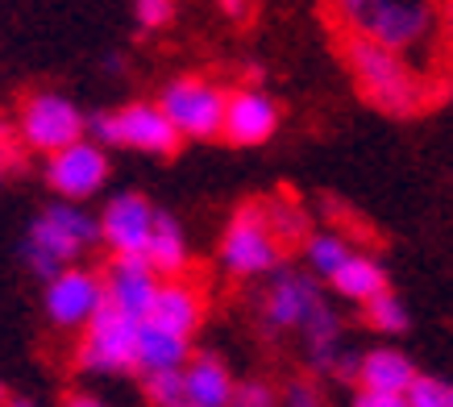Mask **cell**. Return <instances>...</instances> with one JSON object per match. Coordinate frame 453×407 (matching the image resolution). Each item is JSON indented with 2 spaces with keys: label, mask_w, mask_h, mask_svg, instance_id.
<instances>
[{
  "label": "cell",
  "mask_w": 453,
  "mask_h": 407,
  "mask_svg": "<svg viewBox=\"0 0 453 407\" xmlns=\"http://www.w3.org/2000/svg\"><path fill=\"white\" fill-rule=\"evenodd\" d=\"M333 291L342 299H354V303H366L371 296H379V291H387V271H383V262L371 258V254H354L349 250V258L333 271Z\"/></svg>",
  "instance_id": "20"
},
{
  "label": "cell",
  "mask_w": 453,
  "mask_h": 407,
  "mask_svg": "<svg viewBox=\"0 0 453 407\" xmlns=\"http://www.w3.org/2000/svg\"><path fill=\"white\" fill-rule=\"evenodd\" d=\"M349 407H408V399H403V391H371V387H357Z\"/></svg>",
  "instance_id": "29"
},
{
  "label": "cell",
  "mask_w": 453,
  "mask_h": 407,
  "mask_svg": "<svg viewBox=\"0 0 453 407\" xmlns=\"http://www.w3.org/2000/svg\"><path fill=\"white\" fill-rule=\"evenodd\" d=\"M100 242V225L92 212H83L80 200H63V204H50L42 208L38 220L29 225V237H26V266L38 279H50L58 274L63 266L80 262L92 245Z\"/></svg>",
  "instance_id": "2"
},
{
  "label": "cell",
  "mask_w": 453,
  "mask_h": 407,
  "mask_svg": "<svg viewBox=\"0 0 453 407\" xmlns=\"http://www.w3.org/2000/svg\"><path fill=\"white\" fill-rule=\"evenodd\" d=\"M279 399H275V391L266 387V382H258V379H250V382H237L234 387V403L229 407H275Z\"/></svg>",
  "instance_id": "28"
},
{
  "label": "cell",
  "mask_w": 453,
  "mask_h": 407,
  "mask_svg": "<svg viewBox=\"0 0 453 407\" xmlns=\"http://www.w3.org/2000/svg\"><path fill=\"white\" fill-rule=\"evenodd\" d=\"M142 258L150 262V271L158 279H171V274H183L188 271V237H183V225H179L171 212H154V225H150V237L142 245Z\"/></svg>",
  "instance_id": "17"
},
{
  "label": "cell",
  "mask_w": 453,
  "mask_h": 407,
  "mask_svg": "<svg viewBox=\"0 0 453 407\" xmlns=\"http://www.w3.org/2000/svg\"><path fill=\"white\" fill-rule=\"evenodd\" d=\"M158 109L166 112V121L179 129V137L192 142H208L220 137V117H225V92L204 75H179L163 88Z\"/></svg>",
  "instance_id": "6"
},
{
  "label": "cell",
  "mask_w": 453,
  "mask_h": 407,
  "mask_svg": "<svg viewBox=\"0 0 453 407\" xmlns=\"http://www.w3.org/2000/svg\"><path fill=\"white\" fill-rule=\"evenodd\" d=\"M204 291L196 283H188L183 274H171V279H158V291H154V303L150 312L142 316V320H154V325L171 328V333H179V337H192L196 328H200V320H204Z\"/></svg>",
  "instance_id": "15"
},
{
  "label": "cell",
  "mask_w": 453,
  "mask_h": 407,
  "mask_svg": "<svg viewBox=\"0 0 453 407\" xmlns=\"http://www.w3.org/2000/svg\"><path fill=\"white\" fill-rule=\"evenodd\" d=\"M134 21L142 29H166L175 21V0H134Z\"/></svg>",
  "instance_id": "27"
},
{
  "label": "cell",
  "mask_w": 453,
  "mask_h": 407,
  "mask_svg": "<svg viewBox=\"0 0 453 407\" xmlns=\"http://www.w3.org/2000/svg\"><path fill=\"white\" fill-rule=\"evenodd\" d=\"M234 374L212 353H196L183 362V399L196 407H229L234 403Z\"/></svg>",
  "instance_id": "16"
},
{
  "label": "cell",
  "mask_w": 453,
  "mask_h": 407,
  "mask_svg": "<svg viewBox=\"0 0 453 407\" xmlns=\"http://www.w3.org/2000/svg\"><path fill=\"white\" fill-rule=\"evenodd\" d=\"M63 407H109L104 399H96V395H71Z\"/></svg>",
  "instance_id": "33"
},
{
  "label": "cell",
  "mask_w": 453,
  "mask_h": 407,
  "mask_svg": "<svg viewBox=\"0 0 453 407\" xmlns=\"http://www.w3.org/2000/svg\"><path fill=\"white\" fill-rule=\"evenodd\" d=\"M17 134L29 150L38 154H55V150L71 146L75 137L88 134V117L83 109L63 92H34L26 96L21 104V117H17Z\"/></svg>",
  "instance_id": "7"
},
{
  "label": "cell",
  "mask_w": 453,
  "mask_h": 407,
  "mask_svg": "<svg viewBox=\"0 0 453 407\" xmlns=\"http://www.w3.org/2000/svg\"><path fill=\"white\" fill-rule=\"evenodd\" d=\"M13 163V150H9V129L0 125V175H4V166Z\"/></svg>",
  "instance_id": "32"
},
{
  "label": "cell",
  "mask_w": 453,
  "mask_h": 407,
  "mask_svg": "<svg viewBox=\"0 0 453 407\" xmlns=\"http://www.w3.org/2000/svg\"><path fill=\"white\" fill-rule=\"evenodd\" d=\"M88 134L96 137L100 146H121V150H138V154H175L179 150V129L166 121V112L158 109V100H138V104H125V109L100 112L88 117Z\"/></svg>",
  "instance_id": "4"
},
{
  "label": "cell",
  "mask_w": 453,
  "mask_h": 407,
  "mask_svg": "<svg viewBox=\"0 0 453 407\" xmlns=\"http://www.w3.org/2000/svg\"><path fill=\"white\" fill-rule=\"evenodd\" d=\"M192 357V337H179L171 328L138 320V370H179Z\"/></svg>",
  "instance_id": "18"
},
{
  "label": "cell",
  "mask_w": 453,
  "mask_h": 407,
  "mask_svg": "<svg viewBox=\"0 0 453 407\" xmlns=\"http://www.w3.org/2000/svg\"><path fill=\"white\" fill-rule=\"evenodd\" d=\"M283 407H325V399H320V391L308 387V382H291L288 395H283Z\"/></svg>",
  "instance_id": "30"
},
{
  "label": "cell",
  "mask_w": 453,
  "mask_h": 407,
  "mask_svg": "<svg viewBox=\"0 0 453 407\" xmlns=\"http://www.w3.org/2000/svg\"><path fill=\"white\" fill-rule=\"evenodd\" d=\"M142 391L154 407H175L183 399V366L179 370H146V382Z\"/></svg>",
  "instance_id": "24"
},
{
  "label": "cell",
  "mask_w": 453,
  "mask_h": 407,
  "mask_svg": "<svg viewBox=\"0 0 453 407\" xmlns=\"http://www.w3.org/2000/svg\"><path fill=\"white\" fill-rule=\"evenodd\" d=\"M303 258H308V266H312L316 279H325V283H329L333 271L349 258V245H345L342 233H329V229L312 233V237L303 242Z\"/></svg>",
  "instance_id": "21"
},
{
  "label": "cell",
  "mask_w": 453,
  "mask_h": 407,
  "mask_svg": "<svg viewBox=\"0 0 453 407\" xmlns=\"http://www.w3.org/2000/svg\"><path fill=\"white\" fill-rule=\"evenodd\" d=\"M75 366L83 374H129L138 370V316L121 312L117 303H100V312L83 325L75 345Z\"/></svg>",
  "instance_id": "3"
},
{
  "label": "cell",
  "mask_w": 453,
  "mask_h": 407,
  "mask_svg": "<svg viewBox=\"0 0 453 407\" xmlns=\"http://www.w3.org/2000/svg\"><path fill=\"white\" fill-rule=\"evenodd\" d=\"M96 225H100V242L109 245L112 254H142V245H146L154 225V208L138 191H121V196H112L104 204Z\"/></svg>",
  "instance_id": "12"
},
{
  "label": "cell",
  "mask_w": 453,
  "mask_h": 407,
  "mask_svg": "<svg viewBox=\"0 0 453 407\" xmlns=\"http://www.w3.org/2000/svg\"><path fill=\"white\" fill-rule=\"evenodd\" d=\"M449 407H453V387H449Z\"/></svg>",
  "instance_id": "36"
},
{
  "label": "cell",
  "mask_w": 453,
  "mask_h": 407,
  "mask_svg": "<svg viewBox=\"0 0 453 407\" xmlns=\"http://www.w3.org/2000/svg\"><path fill=\"white\" fill-rule=\"evenodd\" d=\"M408 407H449V387L433 374H420L416 370V379L408 382V391H403Z\"/></svg>",
  "instance_id": "25"
},
{
  "label": "cell",
  "mask_w": 453,
  "mask_h": 407,
  "mask_svg": "<svg viewBox=\"0 0 453 407\" xmlns=\"http://www.w3.org/2000/svg\"><path fill=\"white\" fill-rule=\"evenodd\" d=\"M158 291V274L150 271V262L142 254H112L109 271H104V296L129 316H146Z\"/></svg>",
  "instance_id": "13"
},
{
  "label": "cell",
  "mask_w": 453,
  "mask_h": 407,
  "mask_svg": "<svg viewBox=\"0 0 453 407\" xmlns=\"http://www.w3.org/2000/svg\"><path fill=\"white\" fill-rule=\"evenodd\" d=\"M362 312H366V325H371L374 333H387V337H395V333H403V328L412 325L408 303H403V299H399L391 287L366 299V303H362Z\"/></svg>",
  "instance_id": "22"
},
{
  "label": "cell",
  "mask_w": 453,
  "mask_h": 407,
  "mask_svg": "<svg viewBox=\"0 0 453 407\" xmlns=\"http://www.w3.org/2000/svg\"><path fill=\"white\" fill-rule=\"evenodd\" d=\"M217 9L225 17H234V21H242V17H246V9H250V0H217Z\"/></svg>",
  "instance_id": "31"
},
{
  "label": "cell",
  "mask_w": 453,
  "mask_h": 407,
  "mask_svg": "<svg viewBox=\"0 0 453 407\" xmlns=\"http://www.w3.org/2000/svg\"><path fill=\"white\" fill-rule=\"evenodd\" d=\"M428 29H433V13H428V4L420 0H383L371 17V29H366V38L383 42L399 55H408L412 46L428 38Z\"/></svg>",
  "instance_id": "14"
},
{
  "label": "cell",
  "mask_w": 453,
  "mask_h": 407,
  "mask_svg": "<svg viewBox=\"0 0 453 407\" xmlns=\"http://www.w3.org/2000/svg\"><path fill=\"white\" fill-rule=\"evenodd\" d=\"M279 129V104L262 88H237L225 92V117H220V137L234 146H262Z\"/></svg>",
  "instance_id": "11"
},
{
  "label": "cell",
  "mask_w": 453,
  "mask_h": 407,
  "mask_svg": "<svg viewBox=\"0 0 453 407\" xmlns=\"http://www.w3.org/2000/svg\"><path fill=\"white\" fill-rule=\"evenodd\" d=\"M379 4H383V0H333V9H337V17H342V26L349 29V34H366Z\"/></svg>",
  "instance_id": "26"
},
{
  "label": "cell",
  "mask_w": 453,
  "mask_h": 407,
  "mask_svg": "<svg viewBox=\"0 0 453 407\" xmlns=\"http://www.w3.org/2000/svg\"><path fill=\"white\" fill-rule=\"evenodd\" d=\"M357 382L371 387V391H408V382L416 379V366L412 357L403 349H371L357 357Z\"/></svg>",
  "instance_id": "19"
},
{
  "label": "cell",
  "mask_w": 453,
  "mask_h": 407,
  "mask_svg": "<svg viewBox=\"0 0 453 407\" xmlns=\"http://www.w3.org/2000/svg\"><path fill=\"white\" fill-rule=\"evenodd\" d=\"M4 407H38L34 399H4Z\"/></svg>",
  "instance_id": "34"
},
{
  "label": "cell",
  "mask_w": 453,
  "mask_h": 407,
  "mask_svg": "<svg viewBox=\"0 0 453 407\" xmlns=\"http://www.w3.org/2000/svg\"><path fill=\"white\" fill-rule=\"evenodd\" d=\"M109 179V154L96 137H75L71 146L46 154V183L58 200H92Z\"/></svg>",
  "instance_id": "8"
},
{
  "label": "cell",
  "mask_w": 453,
  "mask_h": 407,
  "mask_svg": "<svg viewBox=\"0 0 453 407\" xmlns=\"http://www.w3.org/2000/svg\"><path fill=\"white\" fill-rule=\"evenodd\" d=\"M262 217L271 225L279 245H300L308 237V217H303V204H291V200H271L262 208Z\"/></svg>",
  "instance_id": "23"
},
{
  "label": "cell",
  "mask_w": 453,
  "mask_h": 407,
  "mask_svg": "<svg viewBox=\"0 0 453 407\" xmlns=\"http://www.w3.org/2000/svg\"><path fill=\"white\" fill-rule=\"evenodd\" d=\"M325 303L320 287H316V274H300V271H271V287L262 296V320L266 328H279V333H291V328H303V320Z\"/></svg>",
  "instance_id": "10"
},
{
  "label": "cell",
  "mask_w": 453,
  "mask_h": 407,
  "mask_svg": "<svg viewBox=\"0 0 453 407\" xmlns=\"http://www.w3.org/2000/svg\"><path fill=\"white\" fill-rule=\"evenodd\" d=\"M283 258V245L275 242V233L262 217V208H242L220 233V266L234 279H258L271 274Z\"/></svg>",
  "instance_id": "5"
},
{
  "label": "cell",
  "mask_w": 453,
  "mask_h": 407,
  "mask_svg": "<svg viewBox=\"0 0 453 407\" xmlns=\"http://www.w3.org/2000/svg\"><path fill=\"white\" fill-rule=\"evenodd\" d=\"M345 63H349V75H354L357 92L371 100L379 112L387 117H416L425 109V80L412 71V63L383 46V42L366 38V34H349L345 42Z\"/></svg>",
  "instance_id": "1"
},
{
  "label": "cell",
  "mask_w": 453,
  "mask_h": 407,
  "mask_svg": "<svg viewBox=\"0 0 453 407\" xmlns=\"http://www.w3.org/2000/svg\"><path fill=\"white\" fill-rule=\"evenodd\" d=\"M104 274L96 271H83V266H63L58 274L46 279V316H50V325L55 328H83L92 316L100 312V303H104Z\"/></svg>",
  "instance_id": "9"
},
{
  "label": "cell",
  "mask_w": 453,
  "mask_h": 407,
  "mask_svg": "<svg viewBox=\"0 0 453 407\" xmlns=\"http://www.w3.org/2000/svg\"><path fill=\"white\" fill-rule=\"evenodd\" d=\"M0 407H4V387H0Z\"/></svg>",
  "instance_id": "35"
}]
</instances>
